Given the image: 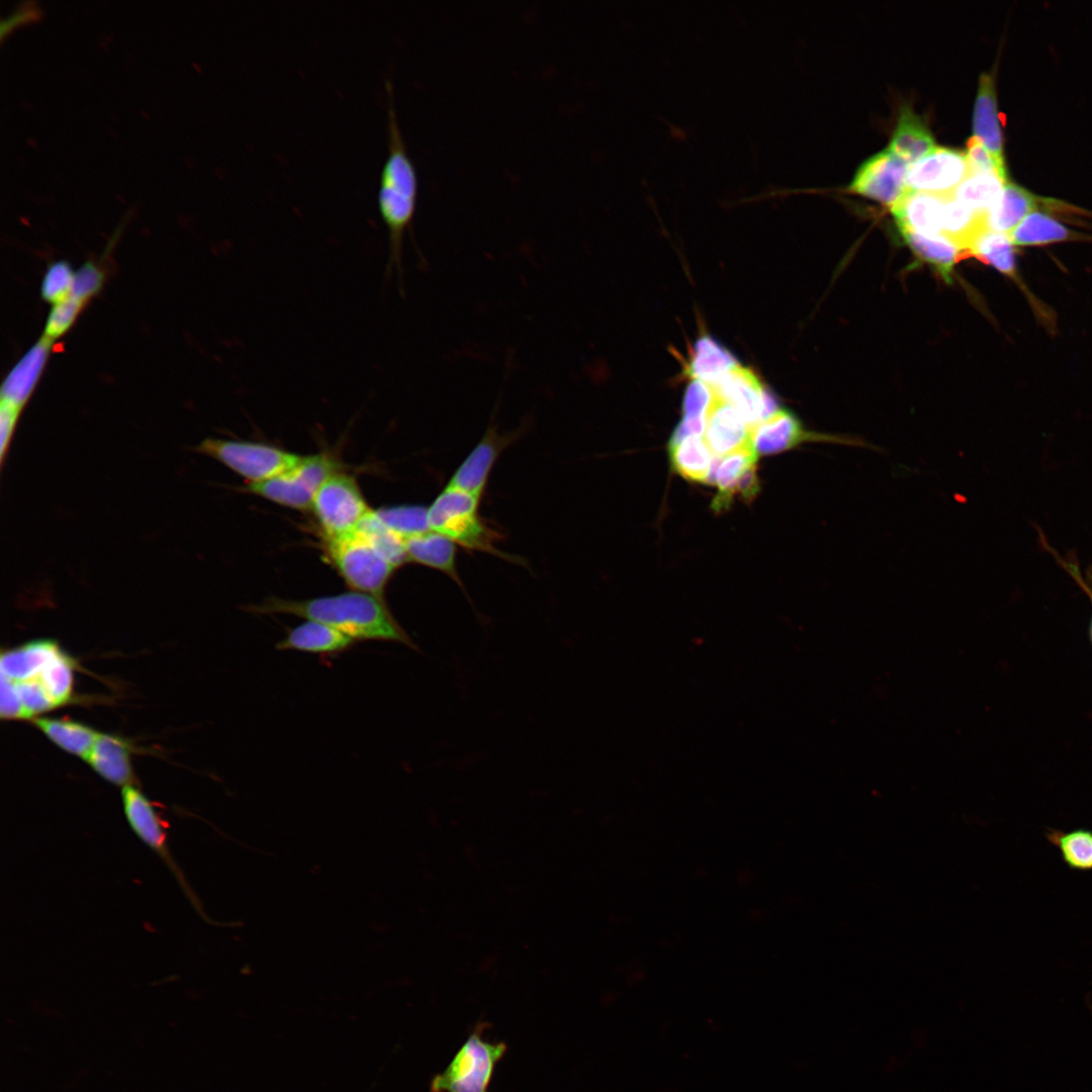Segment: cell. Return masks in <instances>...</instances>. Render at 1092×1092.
I'll return each instance as SVG.
<instances>
[{
    "mask_svg": "<svg viewBox=\"0 0 1092 1092\" xmlns=\"http://www.w3.org/2000/svg\"><path fill=\"white\" fill-rule=\"evenodd\" d=\"M243 610L255 615H293L331 626L356 642H390L418 650L383 598L366 593L352 590L299 601L270 597Z\"/></svg>",
    "mask_w": 1092,
    "mask_h": 1092,
    "instance_id": "6da1fadb",
    "label": "cell"
},
{
    "mask_svg": "<svg viewBox=\"0 0 1092 1092\" xmlns=\"http://www.w3.org/2000/svg\"><path fill=\"white\" fill-rule=\"evenodd\" d=\"M387 107V155L382 164L377 204L388 235L386 275L393 269L402 280L403 240L412 229L418 197V174L402 136L393 101L392 85L385 81Z\"/></svg>",
    "mask_w": 1092,
    "mask_h": 1092,
    "instance_id": "7a4b0ae2",
    "label": "cell"
},
{
    "mask_svg": "<svg viewBox=\"0 0 1092 1092\" xmlns=\"http://www.w3.org/2000/svg\"><path fill=\"white\" fill-rule=\"evenodd\" d=\"M479 499L473 494L447 485L428 508L430 530L465 549L487 552L512 560L510 555L495 547L499 535L479 516Z\"/></svg>",
    "mask_w": 1092,
    "mask_h": 1092,
    "instance_id": "3957f363",
    "label": "cell"
},
{
    "mask_svg": "<svg viewBox=\"0 0 1092 1092\" xmlns=\"http://www.w3.org/2000/svg\"><path fill=\"white\" fill-rule=\"evenodd\" d=\"M327 554L349 587L379 598L396 569L359 530L327 539Z\"/></svg>",
    "mask_w": 1092,
    "mask_h": 1092,
    "instance_id": "277c9868",
    "label": "cell"
},
{
    "mask_svg": "<svg viewBox=\"0 0 1092 1092\" xmlns=\"http://www.w3.org/2000/svg\"><path fill=\"white\" fill-rule=\"evenodd\" d=\"M483 1029V1025L476 1026L446 1069L433 1078L432 1092H488L494 1068L507 1045L484 1039Z\"/></svg>",
    "mask_w": 1092,
    "mask_h": 1092,
    "instance_id": "5b68a950",
    "label": "cell"
},
{
    "mask_svg": "<svg viewBox=\"0 0 1092 1092\" xmlns=\"http://www.w3.org/2000/svg\"><path fill=\"white\" fill-rule=\"evenodd\" d=\"M194 450L244 477L249 483L268 480L299 462L302 456L249 441L206 438Z\"/></svg>",
    "mask_w": 1092,
    "mask_h": 1092,
    "instance_id": "8992f818",
    "label": "cell"
},
{
    "mask_svg": "<svg viewBox=\"0 0 1092 1092\" xmlns=\"http://www.w3.org/2000/svg\"><path fill=\"white\" fill-rule=\"evenodd\" d=\"M337 471L339 464L329 454L302 456L291 468L268 480L248 483L246 488L280 506L306 510L321 485Z\"/></svg>",
    "mask_w": 1092,
    "mask_h": 1092,
    "instance_id": "52a82bcc",
    "label": "cell"
},
{
    "mask_svg": "<svg viewBox=\"0 0 1092 1092\" xmlns=\"http://www.w3.org/2000/svg\"><path fill=\"white\" fill-rule=\"evenodd\" d=\"M326 539L355 532L362 520L372 511L356 479L337 471L328 477L316 491L310 507Z\"/></svg>",
    "mask_w": 1092,
    "mask_h": 1092,
    "instance_id": "ba28073f",
    "label": "cell"
},
{
    "mask_svg": "<svg viewBox=\"0 0 1092 1092\" xmlns=\"http://www.w3.org/2000/svg\"><path fill=\"white\" fill-rule=\"evenodd\" d=\"M808 442L875 449L856 437L808 431L792 412L783 407L751 428V445L756 454H778Z\"/></svg>",
    "mask_w": 1092,
    "mask_h": 1092,
    "instance_id": "9c48e42d",
    "label": "cell"
},
{
    "mask_svg": "<svg viewBox=\"0 0 1092 1092\" xmlns=\"http://www.w3.org/2000/svg\"><path fill=\"white\" fill-rule=\"evenodd\" d=\"M969 174L966 153L951 148L934 147L908 167L905 187L914 191L947 194Z\"/></svg>",
    "mask_w": 1092,
    "mask_h": 1092,
    "instance_id": "30bf717a",
    "label": "cell"
},
{
    "mask_svg": "<svg viewBox=\"0 0 1092 1092\" xmlns=\"http://www.w3.org/2000/svg\"><path fill=\"white\" fill-rule=\"evenodd\" d=\"M712 387L715 394L731 403L751 428L782 408L756 373L741 364Z\"/></svg>",
    "mask_w": 1092,
    "mask_h": 1092,
    "instance_id": "8fae6325",
    "label": "cell"
},
{
    "mask_svg": "<svg viewBox=\"0 0 1092 1092\" xmlns=\"http://www.w3.org/2000/svg\"><path fill=\"white\" fill-rule=\"evenodd\" d=\"M907 162L889 149L867 159L856 170L849 190L892 206L904 193Z\"/></svg>",
    "mask_w": 1092,
    "mask_h": 1092,
    "instance_id": "7c38bea8",
    "label": "cell"
},
{
    "mask_svg": "<svg viewBox=\"0 0 1092 1092\" xmlns=\"http://www.w3.org/2000/svg\"><path fill=\"white\" fill-rule=\"evenodd\" d=\"M757 454L748 446L725 456H716L709 483L718 487L713 502L715 510L728 507L734 495L752 498L758 491L756 477Z\"/></svg>",
    "mask_w": 1092,
    "mask_h": 1092,
    "instance_id": "4fadbf2b",
    "label": "cell"
},
{
    "mask_svg": "<svg viewBox=\"0 0 1092 1092\" xmlns=\"http://www.w3.org/2000/svg\"><path fill=\"white\" fill-rule=\"evenodd\" d=\"M1077 212L1074 207L1054 198L1039 197L1025 188L1007 181L1000 198L987 214L989 230L1008 234L1025 216L1035 212Z\"/></svg>",
    "mask_w": 1092,
    "mask_h": 1092,
    "instance_id": "5bb4252c",
    "label": "cell"
},
{
    "mask_svg": "<svg viewBox=\"0 0 1092 1092\" xmlns=\"http://www.w3.org/2000/svg\"><path fill=\"white\" fill-rule=\"evenodd\" d=\"M516 435H500L494 426L487 428L481 440L451 476L448 486L481 497L489 473L503 449Z\"/></svg>",
    "mask_w": 1092,
    "mask_h": 1092,
    "instance_id": "9a60e30c",
    "label": "cell"
},
{
    "mask_svg": "<svg viewBox=\"0 0 1092 1092\" xmlns=\"http://www.w3.org/2000/svg\"><path fill=\"white\" fill-rule=\"evenodd\" d=\"M121 796L124 814L131 829L142 841L164 859L179 880L183 889H186L183 875L170 855L164 825L153 804L139 789L131 785L123 787Z\"/></svg>",
    "mask_w": 1092,
    "mask_h": 1092,
    "instance_id": "2e32d148",
    "label": "cell"
},
{
    "mask_svg": "<svg viewBox=\"0 0 1092 1092\" xmlns=\"http://www.w3.org/2000/svg\"><path fill=\"white\" fill-rule=\"evenodd\" d=\"M704 439L719 457L752 446L751 427L731 403L716 394L707 416Z\"/></svg>",
    "mask_w": 1092,
    "mask_h": 1092,
    "instance_id": "e0dca14e",
    "label": "cell"
},
{
    "mask_svg": "<svg viewBox=\"0 0 1092 1092\" xmlns=\"http://www.w3.org/2000/svg\"><path fill=\"white\" fill-rule=\"evenodd\" d=\"M945 194L906 189L891 206L900 230L941 235Z\"/></svg>",
    "mask_w": 1092,
    "mask_h": 1092,
    "instance_id": "ac0fdd59",
    "label": "cell"
},
{
    "mask_svg": "<svg viewBox=\"0 0 1092 1092\" xmlns=\"http://www.w3.org/2000/svg\"><path fill=\"white\" fill-rule=\"evenodd\" d=\"M1014 251V246L1006 234L987 230L975 241L969 250V257H975L985 264L992 265L1012 279L1027 296L1029 304L1037 316L1039 318L1044 317L1049 313L1050 307L1038 300L1020 278L1015 264Z\"/></svg>",
    "mask_w": 1092,
    "mask_h": 1092,
    "instance_id": "d6986e66",
    "label": "cell"
},
{
    "mask_svg": "<svg viewBox=\"0 0 1092 1092\" xmlns=\"http://www.w3.org/2000/svg\"><path fill=\"white\" fill-rule=\"evenodd\" d=\"M357 643L353 638L326 624L309 621L288 630L275 645L278 650H296L334 656L348 651Z\"/></svg>",
    "mask_w": 1092,
    "mask_h": 1092,
    "instance_id": "ffe728a7",
    "label": "cell"
},
{
    "mask_svg": "<svg viewBox=\"0 0 1092 1092\" xmlns=\"http://www.w3.org/2000/svg\"><path fill=\"white\" fill-rule=\"evenodd\" d=\"M50 344L51 342L43 338L16 363L2 384V403L22 410L40 377Z\"/></svg>",
    "mask_w": 1092,
    "mask_h": 1092,
    "instance_id": "44dd1931",
    "label": "cell"
},
{
    "mask_svg": "<svg viewBox=\"0 0 1092 1092\" xmlns=\"http://www.w3.org/2000/svg\"><path fill=\"white\" fill-rule=\"evenodd\" d=\"M973 130L975 136L999 162L1004 163L1001 118L993 78L990 74L980 76L974 104Z\"/></svg>",
    "mask_w": 1092,
    "mask_h": 1092,
    "instance_id": "7402d4cb",
    "label": "cell"
},
{
    "mask_svg": "<svg viewBox=\"0 0 1092 1092\" xmlns=\"http://www.w3.org/2000/svg\"><path fill=\"white\" fill-rule=\"evenodd\" d=\"M1014 247L1046 246L1063 242H1092V236L1074 231L1046 212L1025 216L1006 234Z\"/></svg>",
    "mask_w": 1092,
    "mask_h": 1092,
    "instance_id": "603a6c76",
    "label": "cell"
},
{
    "mask_svg": "<svg viewBox=\"0 0 1092 1092\" xmlns=\"http://www.w3.org/2000/svg\"><path fill=\"white\" fill-rule=\"evenodd\" d=\"M739 364L726 347L710 335L703 334L695 342L685 366V374L690 380H700L713 386Z\"/></svg>",
    "mask_w": 1092,
    "mask_h": 1092,
    "instance_id": "cb8c5ba5",
    "label": "cell"
},
{
    "mask_svg": "<svg viewBox=\"0 0 1092 1092\" xmlns=\"http://www.w3.org/2000/svg\"><path fill=\"white\" fill-rule=\"evenodd\" d=\"M129 754V744L124 739L98 734L86 759L103 779L118 786H127L132 783Z\"/></svg>",
    "mask_w": 1092,
    "mask_h": 1092,
    "instance_id": "d4e9b609",
    "label": "cell"
},
{
    "mask_svg": "<svg viewBox=\"0 0 1092 1092\" xmlns=\"http://www.w3.org/2000/svg\"><path fill=\"white\" fill-rule=\"evenodd\" d=\"M60 651L58 644L48 639L30 641L7 650L1 654V675L15 682L32 679Z\"/></svg>",
    "mask_w": 1092,
    "mask_h": 1092,
    "instance_id": "484cf974",
    "label": "cell"
},
{
    "mask_svg": "<svg viewBox=\"0 0 1092 1092\" xmlns=\"http://www.w3.org/2000/svg\"><path fill=\"white\" fill-rule=\"evenodd\" d=\"M407 561L440 570L462 585L456 569V544L429 531L403 541Z\"/></svg>",
    "mask_w": 1092,
    "mask_h": 1092,
    "instance_id": "4316f807",
    "label": "cell"
},
{
    "mask_svg": "<svg viewBox=\"0 0 1092 1092\" xmlns=\"http://www.w3.org/2000/svg\"><path fill=\"white\" fill-rule=\"evenodd\" d=\"M989 230L987 214L977 212L956 198L951 193L944 196L941 236L967 253L985 231Z\"/></svg>",
    "mask_w": 1092,
    "mask_h": 1092,
    "instance_id": "83f0119b",
    "label": "cell"
},
{
    "mask_svg": "<svg viewBox=\"0 0 1092 1092\" xmlns=\"http://www.w3.org/2000/svg\"><path fill=\"white\" fill-rule=\"evenodd\" d=\"M934 147V139L922 118L904 105L888 149L905 162L913 163Z\"/></svg>",
    "mask_w": 1092,
    "mask_h": 1092,
    "instance_id": "f1b7e54d",
    "label": "cell"
},
{
    "mask_svg": "<svg viewBox=\"0 0 1092 1092\" xmlns=\"http://www.w3.org/2000/svg\"><path fill=\"white\" fill-rule=\"evenodd\" d=\"M900 233L913 253L934 267L945 281H950L954 265L968 258L966 252L941 235H925L907 230H900Z\"/></svg>",
    "mask_w": 1092,
    "mask_h": 1092,
    "instance_id": "f546056e",
    "label": "cell"
},
{
    "mask_svg": "<svg viewBox=\"0 0 1092 1092\" xmlns=\"http://www.w3.org/2000/svg\"><path fill=\"white\" fill-rule=\"evenodd\" d=\"M670 463L679 475L697 482L709 483L716 456L704 438L689 436L669 443Z\"/></svg>",
    "mask_w": 1092,
    "mask_h": 1092,
    "instance_id": "4dcf8cb0",
    "label": "cell"
},
{
    "mask_svg": "<svg viewBox=\"0 0 1092 1092\" xmlns=\"http://www.w3.org/2000/svg\"><path fill=\"white\" fill-rule=\"evenodd\" d=\"M1043 834L1059 850L1062 860L1070 870L1092 872V830L1076 828L1064 831L1048 828Z\"/></svg>",
    "mask_w": 1092,
    "mask_h": 1092,
    "instance_id": "1f68e13d",
    "label": "cell"
},
{
    "mask_svg": "<svg viewBox=\"0 0 1092 1092\" xmlns=\"http://www.w3.org/2000/svg\"><path fill=\"white\" fill-rule=\"evenodd\" d=\"M33 723L62 749L87 758L98 733L81 723L65 719H35Z\"/></svg>",
    "mask_w": 1092,
    "mask_h": 1092,
    "instance_id": "d6a6232c",
    "label": "cell"
},
{
    "mask_svg": "<svg viewBox=\"0 0 1092 1092\" xmlns=\"http://www.w3.org/2000/svg\"><path fill=\"white\" fill-rule=\"evenodd\" d=\"M1006 182L996 174L970 173L952 194L973 210L988 214L1000 198Z\"/></svg>",
    "mask_w": 1092,
    "mask_h": 1092,
    "instance_id": "836d02e7",
    "label": "cell"
},
{
    "mask_svg": "<svg viewBox=\"0 0 1092 1092\" xmlns=\"http://www.w3.org/2000/svg\"><path fill=\"white\" fill-rule=\"evenodd\" d=\"M375 513L383 525L403 541L431 531L428 524V509L423 506H394L379 509Z\"/></svg>",
    "mask_w": 1092,
    "mask_h": 1092,
    "instance_id": "e575fe53",
    "label": "cell"
},
{
    "mask_svg": "<svg viewBox=\"0 0 1092 1092\" xmlns=\"http://www.w3.org/2000/svg\"><path fill=\"white\" fill-rule=\"evenodd\" d=\"M74 660L62 650L46 665L36 678L57 707L72 697Z\"/></svg>",
    "mask_w": 1092,
    "mask_h": 1092,
    "instance_id": "d590c367",
    "label": "cell"
},
{
    "mask_svg": "<svg viewBox=\"0 0 1092 1092\" xmlns=\"http://www.w3.org/2000/svg\"><path fill=\"white\" fill-rule=\"evenodd\" d=\"M396 568L407 561L403 540L389 530L371 511L360 523L358 529Z\"/></svg>",
    "mask_w": 1092,
    "mask_h": 1092,
    "instance_id": "8d00e7d4",
    "label": "cell"
},
{
    "mask_svg": "<svg viewBox=\"0 0 1092 1092\" xmlns=\"http://www.w3.org/2000/svg\"><path fill=\"white\" fill-rule=\"evenodd\" d=\"M75 273L64 261L52 264L43 277L41 295L47 301L56 304L71 295Z\"/></svg>",
    "mask_w": 1092,
    "mask_h": 1092,
    "instance_id": "74e56055",
    "label": "cell"
},
{
    "mask_svg": "<svg viewBox=\"0 0 1092 1092\" xmlns=\"http://www.w3.org/2000/svg\"><path fill=\"white\" fill-rule=\"evenodd\" d=\"M713 387L700 380H691L682 399V419H707L714 402Z\"/></svg>",
    "mask_w": 1092,
    "mask_h": 1092,
    "instance_id": "f35d334b",
    "label": "cell"
},
{
    "mask_svg": "<svg viewBox=\"0 0 1092 1092\" xmlns=\"http://www.w3.org/2000/svg\"><path fill=\"white\" fill-rule=\"evenodd\" d=\"M83 304L72 296L54 304L47 321L43 338L53 342L64 335L76 321Z\"/></svg>",
    "mask_w": 1092,
    "mask_h": 1092,
    "instance_id": "ab89813d",
    "label": "cell"
},
{
    "mask_svg": "<svg viewBox=\"0 0 1092 1092\" xmlns=\"http://www.w3.org/2000/svg\"><path fill=\"white\" fill-rule=\"evenodd\" d=\"M966 156L970 173L996 174L1004 181H1008L1005 163L995 159L976 136L968 140Z\"/></svg>",
    "mask_w": 1092,
    "mask_h": 1092,
    "instance_id": "60d3db41",
    "label": "cell"
},
{
    "mask_svg": "<svg viewBox=\"0 0 1092 1092\" xmlns=\"http://www.w3.org/2000/svg\"><path fill=\"white\" fill-rule=\"evenodd\" d=\"M13 682L28 718L57 707L36 678Z\"/></svg>",
    "mask_w": 1092,
    "mask_h": 1092,
    "instance_id": "b9f144b4",
    "label": "cell"
},
{
    "mask_svg": "<svg viewBox=\"0 0 1092 1092\" xmlns=\"http://www.w3.org/2000/svg\"><path fill=\"white\" fill-rule=\"evenodd\" d=\"M102 271L92 262L84 264L74 275L72 297L85 303L98 292L103 282Z\"/></svg>",
    "mask_w": 1092,
    "mask_h": 1092,
    "instance_id": "7bdbcfd3",
    "label": "cell"
},
{
    "mask_svg": "<svg viewBox=\"0 0 1092 1092\" xmlns=\"http://www.w3.org/2000/svg\"><path fill=\"white\" fill-rule=\"evenodd\" d=\"M41 17V9L36 2L25 1L14 9L7 17H4L0 23V38L3 41L5 36L9 35L14 29L21 25L29 24L39 20Z\"/></svg>",
    "mask_w": 1092,
    "mask_h": 1092,
    "instance_id": "ee69618b",
    "label": "cell"
},
{
    "mask_svg": "<svg viewBox=\"0 0 1092 1092\" xmlns=\"http://www.w3.org/2000/svg\"><path fill=\"white\" fill-rule=\"evenodd\" d=\"M0 714L3 719L28 718L12 680L1 675Z\"/></svg>",
    "mask_w": 1092,
    "mask_h": 1092,
    "instance_id": "f6af8a7d",
    "label": "cell"
},
{
    "mask_svg": "<svg viewBox=\"0 0 1092 1092\" xmlns=\"http://www.w3.org/2000/svg\"><path fill=\"white\" fill-rule=\"evenodd\" d=\"M20 410L1 402L0 408V437H1V464L5 462V457L8 453L16 424L20 414Z\"/></svg>",
    "mask_w": 1092,
    "mask_h": 1092,
    "instance_id": "bcb514c9",
    "label": "cell"
},
{
    "mask_svg": "<svg viewBox=\"0 0 1092 1092\" xmlns=\"http://www.w3.org/2000/svg\"><path fill=\"white\" fill-rule=\"evenodd\" d=\"M1040 543L1045 549L1055 556L1058 563L1074 578V580L1081 586V588L1088 595L1092 602V584L1090 579L1087 580L1083 577L1078 563L1073 557H1063L1059 555L1055 549H1053L1043 536H1040ZM1090 638L1092 641V619L1090 623Z\"/></svg>",
    "mask_w": 1092,
    "mask_h": 1092,
    "instance_id": "7dc6e473",
    "label": "cell"
},
{
    "mask_svg": "<svg viewBox=\"0 0 1092 1092\" xmlns=\"http://www.w3.org/2000/svg\"><path fill=\"white\" fill-rule=\"evenodd\" d=\"M1090 1009H1091V1012H1092V1007H1090Z\"/></svg>",
    "mask_w": 1092,
    "mask_h": 1092,
    "instance_id": "c3c4849f",
    "label": "cell"
}]
</instances>
